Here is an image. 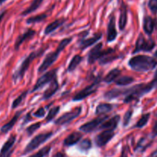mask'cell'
<instances>
[{
  "label": "cell",
  "mask_w": 157,
  "mask_h": 157,
  "mask_svg": "<svg viewBox=\"0 0 157 157\" xmlns=\"http://www.w3.org/2000/svg\"><path fill=\"white\" fill-rule=\"evenodd\" d=\"M155 86L152 82L147 84H140L128 88L112 89L104 94V98L107 100H113L120 97H124V103L129 104L133 101H138L147 94L150 93L155 89Z\"/></svg>",
  "instance_id": "1"
},
{
  "label": "cell",
  "mask_w": 157,
  "mask_h": 157,
  "mask_svg": "<svg viewBox=\"0 0 157 157\" xmlns=\"http://www.w3.org/2000/svg\"><path fill=\"white\" fill-rule=\"evenodd\" d=\"M128 64L135 71L147 72L156 67L157 61L153 57L147 55H136L129 60Z\"/></svg>",
  "instance_id": "2"
},
{
  "label": "cell",
  "mask_w": 157,
  "mask_h": 157,
  "mask_svg": "<svg viewBox=\"0 0 157 157\" xmlns=\"http://www.w3.org/2000/svg\"><path fill=\"white\" fill-rule=\"evenodd\" d=\"M72 39H73L72 38H67L61 40V41H60L58 46L57 47L56 50L54 51V52H50V53H48L47 55H46L45 58L44 59L43 62L41 63L40 67H38V73L39 74L44 73L45 71H47L49 67H50L51 66H52V64L57 61V59H58V57H59L60 54L62 52V51L64 50V49L65 48L67 47L71 42Z\"/></svg>",
  "instance_id": "3"
},
{
  "label": "cell",
  "mask_w": 157,
  "mask_h": 157,
  "mask_svg": "<svg viewBox=\"0 0 157 157\" xmlns=\"http://www.w3.org/2000/svg\"><path fill=\"white\" fill-rule=\"evenodd\" d=\"M45 50L46 48H40L38 50L34 51V52H31L27 57H25V58H24V60L22 61L21 64H20L19 67L15 71V73L12 75V79H13V81H15V83L23 79L26 71H28V69H29V66L31 65L32 61H33L35 58H38V57H40L41 55H42V54L44 53Z\"/></svg>",
  "instance_id": "4"
},
{
  "label": "cell",
  "mask_w": 157,
  "mask_h": 157,
  "mask_svg": "<svg viewBox=\"0 0 157 157\" xmlns=\"http://www.w3.org/2000/svg\"><path fill=\"white\" fill-rule=\"evenodd\" d=\"M113 53H115V50L113 48H109L108 49H103L102 43H98L89 52L87 55V62L92 64L106 55H111Z\"/></svg>",
  "instance_id": "5"
},
{
  "label": "cell",
  "mask_w": 157,
  "mask_h": 157,
  "mask_svg": "<svg viewBox=\"0 0 157 157\" xmlns=\"http://www.w3.org/2000/svg\"><path fill=\"white\" fill-rule=\"evenodd\" d=\"M53 136V133L52 132H48V133H39L37 136H35L25 148L24 151H23V155H25L27 153H31V152L34 151L35 150L38 149V147L43 144L46 142L48 140L50 139L52 136Z\"/></svg>",
  "instance_id": "6"
},
{
  "label": "cell",
  "mask_w": 157,
  "mask_h": 157,
  "mask_svg": "<svg viewBox=\"0 0 157 157\" xmlns=\"http://www.w3.org/2000/svg\"><path fill=\"white\" fill-rule=\"evenodd\" d=\"M100 82H101V78H98L94 81L93 83L88 85L87 87H86L85 88L82 89L81 91L78 92V94L74 96V98H72V101H81L83 100L86 99L87 97L90 96L93 94H94L95 92L98 90V87L100 86Z\"/></svg>",
  "instance_id": "7"
},
{
  "label": "cell",
  "mask_w": 157,
  "mask_h": 157,
  "mask_svg": "<svg viewBox=\"0 0 157 157\" xmlns=\"http://www.w3.org/2000/svg\"><path fill=\"white\" fill-rule=\"evenodd\" d=\"M108 118L109 116H107V115H101V116H98V117L91 120L90 121H88V122L86 123V124H82V125L79 127V130L85 133H91V132L94 131L97 129L99 128V127H101V124H102L104 121H107Z\"/></svg>",
  "instance_id": "8"
},
{
  "label": "cell",
  "mask_w": 157,
  "mask_h": 157,
  "mask_svg": "<svg viewBox=\"0 0 157 157\" xmlns=\"http://www.w3.org/2000/svg\"><path fill=\"white\" fill-rule=\"evenodd\" d=\"M57 71L58 69H53L49 71L46 72V73L43 74L38 80H37L36 83H35V86L32 88V93H34L35 91H38L41 88H42L44 86H45L47 84H50L55 78H57Z\"/></svg>",
  "instance_id": "9"
},
{
  "label": "cell",
  "mask_w": 157,
  "mask_h": 157,
  "mask_svg": "<svg viewBox=\"0 0 157 157\" xmlns=\"http://www.w3.org/2000/svg\"><path fill=\"white\" fill-rule=\"evenodd\" d=\"M156 44L152 38L146 39L142 34L139 35L136 41V46L133 54H136L140 52H150L153 49Z\"/></svg>",
  "instance_id": "10"
},
{
  "label": "cell",
  "mask_w": 157,
  "mask_h": 157,
  "mask_svg": "<svg viewBox=\"0 0 157 157\" xmlns=\"http://www.w3.org/2000/svg\"><path fill=\"white\" fill-rule=\"evenodd\" d=\"M81 112H82V107H75L73 110H70V111L67 112V113H64L62 116L60 117L59 118L55 121V124L56 125H64L71 123L74 120L76 119L77 117L81 115Z\"/></svg>",
  "instance_id": "11"
},
{
  "label": "cell",
  "mask_w": 157,
  "mask_h": 157,
  "mask_svg": "<svg viewBox=\"0 0 157 157\" xmlns=\"http://www.w3.org/2000/svg\"><path fill=\"white\" fill-rule=\"evenodd\" d=\"M115 136L113 130H105L95 137V144L97 147H102L107 145Z\"/></svg>",
  "instance_id": "12"
},
{
  "label": "cell",
  "mask_w": 157,
  "mask_h": 157,
  "mask_svg": "<svg viewBox=\"0 0 157 157\" xmlns=\"http://www.w3.org/2000/svg\"><path fill=\"white\" fill-rule=\"evenodd\" d=\"M117 37V31L116 29V17L112 15L110 17L108 25H107V42H112L116 39Z\"/></svg>",
  "instance_id": "13"
},
{
  "label": "cell",
  "mask_w": 157,
  "mask_h": 157,
  "mask_svg": "<svg viewBox=\"0 0 157 157\" xmlns=\"http://www.w3.org/2000/svg\"><path fill=\"white\" fill-rule=\"evenodd\" d=\"M102 38V33L101 32H98V33L94 34L92 37L89 38H82L81 41H79V48L81 50H84V49L87 48L90 46L93 45L95 43L98 42L99 40L101 39Z\"/></svg>",
  "instance_id": "14"
},
{
  "label": "cell",
  "mask_w": 157,
  "mask_h": 157,
  "mask_svg": "<svg viewBox=\"0 0 157 157\" xmlns=\"http://www.w3.org/2000/svg\"><path fill=\"white\" fill-rule=\"evenodd\" d=\"M120 121H121V116L120 115H115L112 117L108 118L107 121H104L99 129H104V130H110L114 131L115 129L117 127L119 124Z\"/></svg>",
  "instance_id": "15"
},
{
  "label": "cell",
  "mask_w": 157,
  "mask_h": 157,
  "mask_svg": "<svg viewBox=\"0 0 157 157\" xmlns=\"http://www.w3.org/2000/svg\"><path fill=\"white\" fill-rule=\"evenodd\" d=\"M58 88H59V84H58V79L56 78L50 83V85L48 86V87L44 90L42 95V100L45 101V100L50 99L54 94H56Z\"/></svg>",
  "instance_id": "16"
},
{
  "label": "cell",
  "mask_w": 157,
  "mask_h": 157,
  "mask_svg": "<svg viewBox=\"0 0 157 157\" xmlns=\"http://www.w3.org/2000/svg\"><path fill=\"white\" fill-rule=\"evenodd\" d=\"M15 140H16V136L15 135H12L8 139V140L5 143L1 151H0V157H9L11 153H12L10 150L15 144Z\"/></svg>",
  "instance_id": "17"
},
{
  "label": "cell",
  "mask_w": 157,
  "mask_h": 157,
  "mask_svg": "<svg viewBox=\"0 0 157 157\" xmlns=\"http://www.w3.org/2000/svg\"><path fill=\"white\" fill-rule=\"evenodd\" d=\"M36 34V32L33 29H28L25 32H24L23 34L20 35L19 36H18V38H16V41L15 42V50H18L20 46L23 44L25 41H27L28 39H30L32 38L34 35Z\"/></svg>",
  "instance_id": "18"
},
{
  "label": "cell",
  "mask_w": 157,
  "mask_h": 157,
  "mask_svg": "<svg viewBox=\"0 0 157 157\" xmlns=\"http://www.w3.org/2000/svg\"><path fill=\"white\" fill-rule=\"evenodd\" d=\"M83 137V134L80 132H73L70 133L64 140V147H71L75 145L81 140Z\"/></svg>",
  "instance_id": "19"
},
{
  "label": "cell",
  "mask_w": 157,
  "mask_h": 157,
  "mask_svg": "<svg viewBox=\"0 0 157 157\" xmlns=\"http://www.w3.org/2000/svg\"><path fill=\"white\" fill-rule=\"evenodd\" d=\"M127 22V6L122 2L120 9V18H119V29L121 31L125 29Z\"/></svg>",
  "instance_id": "20"
},
{
  "label": "cell",
  "mask_w": 157,
  "mask_h": 157,
  "mask_svg": "<svg viewBox=\"0 0 157 157\" xmlns=\"http://www.w3.org/2000/svg\"><path fill=\"white\" fill-rule=\"evenodd\" d=\"M22 113L23 110H18V111H17L16 113H15V114L14 115L13 117H12L7 124H6L5 125H3L2 127H1V130H0L1 133H7L8 132L10 131V130L13 128L14 126L15 125V124L17 123L18 120L19 119L20 116H21V114Z\"/></svg>",
  "instance_id": "21"
},
{
  "label": "cell",
  "mask_w": 157,
  "mask_h": 157,
  "mask_svg": "<svg viewBox=\"0 0 157 157\" xmlns=\"http://www.w3.org/2000/svg\"><path fill=\"white\" fill-rule=\"evenodd\" d=\"M66 21L65 18H59V19H56L55 21H52V23L46 26L45 29L44 31V33L45 35H50L51 33H52L53 32H55L56 29H58V28H60L61 26H62L64 24V22Z\"/></svg>",
  "instance_id": "22"
},
{
  "label": "cell",
  "mask_w": 157,
  "mask_h": 157,
  "mask_svg": "<svg viewBox=\"0 0 157 157\" xmlns=\"http://www.w3.org/2000/svg\"><path fill=\"white\" fill-rule=\"evenodd\" d=\"M155 20L152 17L147 15L144 18V30L148 35H151L154 31Z\"/></svg>",
  "instance_id": "23"
},
{
  "label": "cell",
  "mask_w": 157,
  "mask_h": 157,
  "mask_svg": "<svg viewBox=\"0 0 157 157\" xmlns=\"http://www.w3.org/2000/svg\"><path fill=\"white\" fill-rule=\"evenodd\" d=\"M121 75V71L119 68H114L112 69L111 71L108 72L107 75L104 78V82L106 84H111V83L114 82L117 79L120 77Z\"/></svg>",
  "instance_id": "24"
},
{
  "label": "cell",
  "mask_w": 157,
  "mask_h": 157,
  "mask_svg": "<svg viewBox=\"0 0 157 157\" xmlns=\"http://www.w3.org/2000/svg\"><path fill=\"white\" fill-rule=\"evenodd\" d=\"M113 106L110 104H106V103H101L99 104L96 107L95 110V114L98 116H101V115H106V113H109L113 110Z\"/></svg>",
  "instance_id": "25"
},
{
  "label": "cell",
  "mask_w": 157,
  "mask_h": 157,
  "mask_svg": "<svg viewBox=\"0 0 157 157\" xmlns=\"http://www.w3.org/2000/svg\"><path fill=\"white\" fill-rule=\"evenodd\" d=\"M43 2H44V0H33V1L32 2V3H31L30 6H29L25 10H24L21 12V15L25 16V15H29V14L34 12L41 6V5L42 4Z\"/></svg>",
  "instance_id": "26"
},
{
  "label": "cell",
  "mask_w": 157,
  "mask_h": 157,
  "mask_svg": "<svg viewBox=\"0 0 157 157\" xmlns=\"http://www.w3.org/2000/svg\"><path fill=\"white\" fill-rule=\"evenodd\" d=\"M83 60V57L79 55H75V56L72 58V59L71 60L70 63L68 64V67H67V72H72L77 68L78 65L81 63Z\"/></svg>",
  "instance_id": "27"
},
{
  "label": "cell",
  "mask_w": 157,
  "mask_h": 157,
  "mask_svg": "<svg viewBox=\"0 0 157 157\" xmlns=\"http://www.w3.org/2000/svg\"><path fill=\"white\" fill-rule=\"evenodd\" d=\"M134 78L130 76H121L119 77L116 81H114L115 84L118 86H127L134 82Z\"/></svg>",
  "instance_id": "28"
},
{
  "label": "cell",
  "mask_w": 157,
  "mask_h": 157,
  "mask_svg": "<svg viewBox=\"0 0 157 157\" xmlns=\"http://www.w3.org/2000/svg\"><path fill=\"white\" fill-rule=\"evenodd\" d=\"M47 16L48 15L45 13L39 14V15H37L35 16H32L26 20V23L27 24H35V23L41 22L46 19Z\"/></svg>",
  "instance_id": "29"
},
{
  "label": "cell",
  "mask_w": 157,
  "mask_h": 157,
  "mask_svg": "<svg viewBox=\"0 0 157 157\" xmlns=\"http://www.w3.org/2000/svg\"><path fill=\"white\" fill-rule=\"evenodd\" d=\"M60 108H61L60 106H55V107H52V109H50L48 113V115L46 116V118H45L46 122L49 123L52 121H53L54 118H55V117L58 115V113H59Z\"/></svg>",
  "instance_id": "30"
},
{
  "label": "cell",
  "mask_w": 157,
  "mask_h": 157,
  "mask_svg": "<svg viewBox=\"0 0 157 157\" xmlns=\"http://www.w3.org/2000/svg\"><path fill=\"white\" fill-rule=\"evenodd\" d=\"M28 94H29V90H25L24 92H22V93H21V94L18 97V98H15L12 104V109L17 108V107H18V106L21 104V102H22V101L25 99V98L27 97Z\"/></svg>",
  "instance_id": "31"
},
{
  "label": "cell",
  "mask_w": 157,
  "mask_h": 157,
  "mask_svg": "<svg viewBox=\"0 0 157 157\" xmlns=\"http://www.w3.org/2000/svg\"><path fill=\"white\" fill-rule=\"evenodd\" d=\"M150 117V113L144 114L142 117H141L140 119L138 121V122L136 123V124L135 125V127H136V128H140V129L143 128L144 126L147 125V122H148Z\"/></svg>",
  "instance_id": "32"
},
{
  "label": "cell",
  "mask_w": 157,
  "mask_h": 157,
  "mask_svg": "<svg viewBox=\"0 0 157 157\" xmlns=\"http://www.w3.org/2000/svg\"><path fill=\"white\" fill-rule=\"evenodd\" d=\"M50 151H51V147L47 146V147H43L41 150H38L37 153H34V154H32V156L29 157H45L46 156H48V155L49 154Z\"/></svg>",
  "instance_id": "33"
},
{
  "label": "cell",
  "mask_w": 157,
  "mask_h": 157,
  "mask_svg": "<svg viewBox=\"0 0 157 157\" xmlns=\"http://www.w3.org/2000/svg\"><path fill=\"white\" fill-rule=\"evenodd\" d=\"M91 141L89 139H85L80 141V144L79 145H78V148H79L80 150H81V151H87V150H89L91 148Z\"/></svg>",
  "instance_id": "34"
},
{
  "label": "cell",
  "mask_w": 157,
  "mask_h": 157,
  "mask_svg": "<svg viewBox=\"0 0 157 157\" xmlns=\"http://www.w3.org/2000/svg\"><path fill=\"white\" fill-rule=\"evenodd\" d=\"M114 54V53H113ZM113 54H111V55H108L104 56V58H102L101 59L99 60V64L101 65H104V64H107L109 63L112 62L113 61L116 60L117 58H118V57L115 56Z\"/></svg>",
  "instance_id": "35"
},
{
  "label": "cell",
  "mask_w": 157,
  "mask_h": 157,
  "mask_svg": "<svg viewBox=\"0 0 157 157\" xmlns=\"http://www.w3.org/2000/svg\"><path fill=\"white\" fill-rule=\"evenodd\" d=\"M41 125V123L38 122V123H35V124H32V125L29 126V127H27V128H26V132H27L28 135H29V136H32V135L33 134L36 130H38V129L40 128Z\"/></svg>",
  "instance_id": "36"
},
{
  "label": "cell",
  "mask_w": 157,
  "mask_h": 157,
  "mask_svg": "<svg viewBox=\"0 0 157 157\" xmlns=\"http://www.w3.org/2000/svg\"><path fill=\"white\" fill-rule=\"evenodd\" d=\"M133 110L130 109L129 110H127L125 113L124 116V127H127L129 124H130V121L131 120L132 115H133Z\"/></svg>",
  "instance_id": "37"
},
{
  "label": "cell",
  "mask_w": 157,
  "mask_h": 157,
  "mask_svg": "<svg viewBox=\"0 0 157 157\" xmlns=\"http://www.w3.org/2000/svg\"><path fill=\"white\" fill-rule=\"evenodd\" d=\"M148 7L152 12L157 13V0H149Z\"/></svg>",
  "instance_id": "38"
},
{
  "label": "cell",
  "mask_w": 157,
  "mask_h": 157,
  "mask_svg": "<svg viewBox=\"0 0 157 157\" xmlns=\"http://www.w3.org/2000/svg\"><path fill=\"white\" fill-rule=\"evenodd\" d=\"M46 107H40L37 111L35 112L34 113V116L35 117H38V118H41L43 117L46 115V110H45Z\"/></svg>",
  "instance_id": "39"
},
{
  "label": "cell",
  "mask_w": 157,
  "mask_h": 157,
  "mask_svg": "<svg viewBox=\"0 0 157 157\" xmlns=\"http://www.w3.org/2000/svg\"><path fill=\"white\" fill-rule=\"evenodd\" d=\"M120 157H128V148L127 147H123L121 155Z\"/></svg>",
  "instance_id": "40"
},
{
  "label": "cell",
  "mask_w": 157,
  "mask_h": 157,
  "mask_svg": "<svg viewBox=\"0 0 157 157\" xmlns=\"http://www.w3.org/2000/svg\"><path fill=\"white\" fill-rule=\"evenodd\" d=\"M152 136H153V137L157 136V121H156L155 124L153 125V130H152Z\"/></svg>",
  "instance_id": "41"
},
{
  "label": "cell",
  "mask_w": 157,
  "mask_h": 157,
  "mask_svg": "<svg viewBox=\"0 0 157 157\" xmlns=\"http://www.w3.org/2000/svg\"><path fill=\"white\" fill-rule=\"evenodd\" d=\"M31 113H32V111H30V112H29V113H27V115H26V116H25V120H24V123H23V124H22L23 126H24V125H25V124H27L28 122H29V120H31V119H32V118H31Z\"/></svg>",
  "instance_id": "42"
},
{
  "label": "cell",
  "mask_w": 157,
  "mask_h": 157,
  "mask_svg": "<svg viewBox=\"0 0 157 157\" xmlns=\"http://www.w3.org/2000/svg\"><path fill=\"white\" fill-rule=\"evenodd\" d=\"M151 82L153 83V85H154L155 87L156 88V87H157V70H156V73H155V75H154V78H153V80L151 81Z\"/></svg>",
  "instance_id": "43"
},
{
  "label": "cell",
  "mask_w": 157,
  "mask_h": 157,
  "mask_svg": "<svg viewBox=\"0 0 157 157\" xmlns=\"http://www.w3.org/2000/svg\"><path fill=\"white\" fill-rule=\"evenodd\" d=\"M52 157H65V156H64V153H61V152H58V153H55V155H53Z\"/></svg>",
  "instance_id": "44"
},
{
  "label": "cell",
  "mask_w": 157,
  "mask_h": 157,
  "mask_svg": "<svg viewBox=\"0 0 157 157\" xmlns=\"http://www.w3.org/2000/svg\"><path fill=\"white\" fill-rule=\"evenodd\" d=\"M6 11H5V12H2V13H1V14H0V23H1L3 17H4V15H6Z\"/></svg>",
  "instance_id": "45"
},
{
  "label": "cell",
  "mask_w": 157,
  "mask_h": 157,
  "mask_svg": "<svg viewBox=\"0 0 157 157\" xmlns=\"http://www.w3.org/2000/svg\"><path fill=\"white\" fill-rule=\"evenodd\" d=\"M150 157H157V150H155V151L152 153Z\"/></svg>",
  "instance_id": "46"
},
{
  "label": "cell",
  "mask_w": 157,
  "mask_h": 157,
  "mask_svg": "<svg viewBox=\"0 0 157 157\" xmlns=\"http://www.w3.org/2000/svg\"><path fill=\"white\" fill-rule=\"evenodd\" d=\"M6 1V0H0V6H1L2 4H3V3H4Z\"/></svg>",
  "instance_id": "47"
},
{
  "label": "cell",
  "mask_w": 157,
  "mask_h": 157,
  "mask_svg": "<svg viewBox=\"0 0 157 157\" xmlns=\"http://www.w3.org/2000/svg\"><path fill=\"white\" fill-rule=\"evenodd\" d=\"M154 55H155V56H156V57H157V50H156V52H155Z\"/></svg>",
  "instance_id": "48"
},
{
  "label": "cell",
  "mask_w": 157,
  "mask_h": 157,
  "mask_svg": "<svg viewBox=\"0 0 157 157\" xmlns=\"http://www.w3.org/2000/svg\"><path fill=\"white\" fill-rule=\"evenodd\" d=\"M110 1H111V0H110Z\"/></svg>",
  "instance_id": "49"
}]
</instances>
